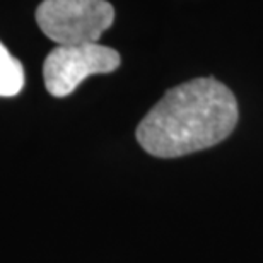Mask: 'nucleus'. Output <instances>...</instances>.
<instances>
[{"label": "nucleus", "instance_id": "nucleus-3", "mask_svg": "<svg viewBox=\"0 0 263 263\" xmlns=\"http://www.w3.org/2000/svg\"><path fill=\"white\" fill-rule=\"evenodd\" d=\"M120 62L122 59L117 50L99 43L59 45L50 51L43 64L46 91L55 98H65L89 76L115 72Z\"/></svg>", "mask_w": 263, "mask_h": 263}, {"label": "nucleus", "instance_id": "nucleus-2", "mask_svg": "<svg viewBox=\"0 0 263 263\" xmlns=\"http://www.w3.org/2000/svg\"><path fill=\"white\" fill-rule=\"evenodd\" d=\"M115 21L106 0H43L36 9L40 29L57 45L98 43Z\"/></svg>", "mask_w": 263, "mask_h": 263}, {"label": "nucleus", "instance_id": "nucleus-4", "mask_svg": "<svg viewBox=\"0 0 263 263\" xmlns=\"http://www.w3.org/2000/svg\"><path fill=\"white\" fill-rule=\"evenodd\" d=\"M24 87L23 64L9 53V50L0 43V96L12 98Z\"/></svg>", "mask_w": 263, "mask_h": 263}, {"label": "nucleus", "instance_id": "nucleus-1", "mask_svg": "<svg viewBox=\"0 0 263 263\" xmlns=\"http://www.w3.org/2000/svg\"><path fill=\"white\" fill-rule=\"evenodd\" d=\"M238 118L231 89L214 77H198L166 91L142 118L135 137L151 156L173 159L217 145Z\"/></svg>", "mask_w": 263, "mask_h": 263}]
</instances>
